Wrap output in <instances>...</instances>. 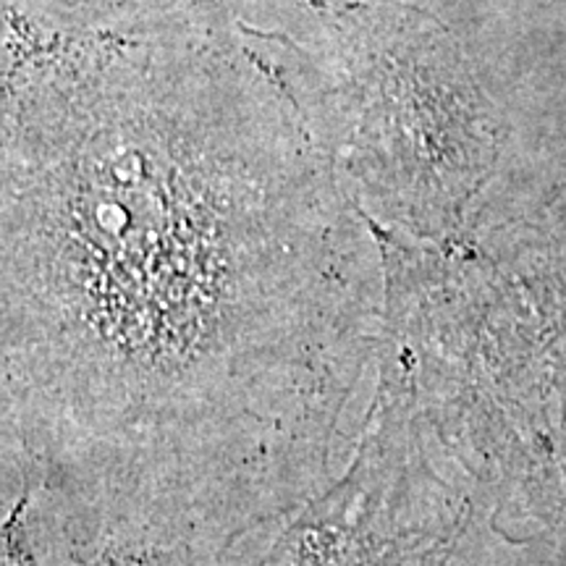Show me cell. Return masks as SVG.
<instances>
[{
    "instance_id": "1",
    "label": "cell",
    "mask_w": 566,
    "mask_h": 566,
    "mask_svg": "<svg viewBox=\"0 0 566 566\" xmlns=\"http://www.w3.org/2000/svg\"><path fill=\"white\" fill-rule=\"evenodd\" d=\"M0 233V412L76 566L250 564L363 436L384 321L292 111L195 48L84 53Z\"/></svg>"
},
{
    "instance_id": "2",
    "label": "cell",
    "mask_w": 566,
    "mask_h": 566,
    "mask_svg": "<svg viewBox=\"0 0 566 566\" xmlns=\"http://www.w3.org/2000/svg\"><path fill=\"white\" fill-rule=\"evenodd\" d=\"M475 501L417 412L388 354L357 449L247 566H446Z\"/></svg>"
},
{
    "instance_id": "3",
    "label": "cell",
    "mask_w": 566,
    "mask_h": 566,
    "mask_svg": "<svg viewBox=\"0 0 566 566\" xmlns=\"http://www.w3.org/2000/svg\"><path fill=\"white\" fill-rule=\"evenodd\" d=\"M30 499V493L21 495L9 514L0 520V566H38L30 546V527H27Z\"/></svg>"
},
{
    "instance_id": "4",
    "label": "cell",
    "mask_w": 566,
    "mask_h": 566,
    "mask_svg": "<svg viewBox=\"0 0 566 566\" xmlns=\"http://www.w3.org/2000/svg\"><path fill=\"white\" fill-rule=\"evenodd\" d=\"M533 535H551L558 537V541H566V480L551 495L548 506L543 509Z\"/></svg>"
}]
</instances>
